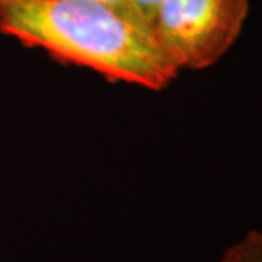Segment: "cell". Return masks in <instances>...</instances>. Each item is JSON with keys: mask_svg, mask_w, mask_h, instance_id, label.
Masks as SVG:
<instances>
[{"mask_svg": "<svg viewBox=\"0 0 262 262\" xmlns=\"http://www.w3.org/2000/svg\"><path fill=\"white\" fill-rule=\"evenodd\" d=\"M0 32L110 81L159 92L180 75L147 22L108 0H0Z\"/></svg>", "mask_w": 262, "mask_h": 262, "instance_id": "6da1fadb", "label": "cell"}, {"mask_svg": "<svg viewBox=\"0 0 262 262\" xmlns=\"http://www.w3.org/2000/svg\"><path fill=\"white\" fill-rule=\"evenodd\" d=\"M250 0H163L150 29L178 70L216 64L241 37Z\"/></svg>", "mask_w": 262, "mask_h": 262, "instance_id": "7a4b0ae2", "label": "cell"}, {"mask_svg": "<svg viewBox=\"0 0 262 262\" xmlns=\"http://www.w3.org/2000/svg\"><path fill=\"white\" fill-rule=\"evenodd\" d=\"M220 262H262V230H250L230 245L222 254Z\"/></svg>", "mask_w": 262, "mask_h": 262, "instance_id": "3957f363", "label": "cell"}, {"mask_svg": "<svg viewBox=\"0 0 262 262\" xmlns=\"http://www.w3.org/2000/svg\"><path fill=\"white\" fill-rule=\"evenodd\" d=\"M163 2V0H129L130 9L136 12L139 17L144 19L149 24L150 17H152L154 10L158 9V5Z\"/></svg>", "mask_w": 262, "mask_h": 262, "instance_id": "277c9868", "label": "cell"}, {"mask_svg": "<svg viewBox=\"0 0 262 262\" xmlns=\"http://www.w3.org/2000/svg\"><path fill=\"white\" fill-rule=\"evenodd\" d=\"M108 2H115V4H122V5H127V7H130V5H129V0H108Z\"/></svg>", "mask_w": 262, "mask_h": 262, "instance_id": "5b68a950", "label": "cell"}]
</instances>
